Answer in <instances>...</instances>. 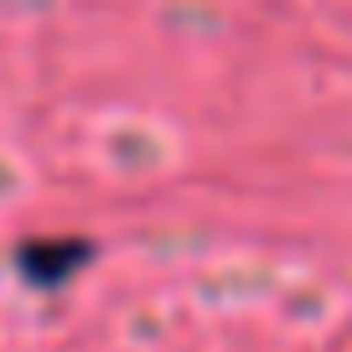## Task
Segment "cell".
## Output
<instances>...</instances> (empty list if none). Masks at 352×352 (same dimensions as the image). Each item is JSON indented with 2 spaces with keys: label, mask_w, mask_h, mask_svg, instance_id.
I'll return each instance as SVG.
<instances>
[{
  "label": "cell",
  "mask_w": 352,
  "mask_h": 352,
  "mask_svg": "<svg viewBox=\"0 0 352 352\" xmlns=\"http://www.w3.org/2000/svg\"><path fill=\"white\" fill-rule=\"evenodd\" d=\"M88 254H94V249L78 243V239L26 243V249H21V275L32 280V285H42V290H57V285H67V280L88 264Z\"/></svg>",
  "instance_id": "obj_1"
}]
</instances>
